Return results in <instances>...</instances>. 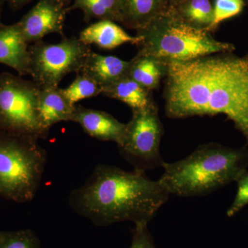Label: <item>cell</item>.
<instances>
[{"mask_svg": "<svg viewBox=\"0 0 248 248\" xmlns=\"http://www.w3.org/2000/svg\"><path fill=\"white\" fill-rule=\"evenodd\" d=\"M76 106L68 102L60 88L40 89L39 113L42 122L48 129L60 122H73Z\"/></svg>", "mask_w": 248, "mask_h": 248, "instance_id": "cell-15", "label": "cell"}, {"mask_svg": "<svg viewBox=\"0 0 248 248\" xmlns=\"http://www.w3.org/2000/svg\"><path fill=\"white\" fill-rule=\"evenodd\" d=\"M248 167L247 148L205 143L184 159L165 162L159 181L170 195L203 197L236 182Z\"/></svg>", "mask_w": 248, "mask_h": 248, "instance_id": "cell-3", "label": "cell"}, {"mask_svg": "<svg viewBox=\"0 0 248 248\" xmlns=\"http://www.w3.org/2000/svg\"><path fill=\"white\" fill-rule=\"evenodd\" d=\"M4 0H0V19H1V12H2L3 6H4Z\"/></svg>", "mask_w": 248, "mask_h": 248, "instance_id": "cell-27", "label": "cell"}, {"mask_svg": "<svg viewBox=\"0 0 248 248\" xmlns=\"http://www.w3.org/2000/svg\"><path fill=\"white\" fill-rule=\"evenodd\" d=\"M63 1H64L65 3H66V4H68V3L71 2L72 0H63ZM74 1V0H73Z\"/></svg>", "mask_w": 248, "mask_h": 248, "instance_id": "cell-28", "label": "cell"}, {"mask_svg": "<svg viewBox=\"0 0 248 248\" xmlns=\"http://www.w3.org/2000/svg\"><path fill=\"white\" fill-rule=\"evenodd\" d=\"M236 182L237 183V191L232 203L227 211L228 217L235 216L248 205V171L241 174Z\"/></svg>", "mask_w": 248, "mask_h": 248, "instance_id": "cell-23", "label": "cell"}, {"mask_svg": "<svg viewBox=\"0 0 248 248\" xmlns=\"http://www.w3.org/2000/svg\"><path fill=\"white\" fill-rule=\"evenodd\" d=\"M121 22L128 29L139 30L166 12V0H119Z\"/></svg>", "mask_w": 248, "mask_h": 248, "instance_id": "cell-14", "label": "cell"}, {"mask_svg": "<svg viewBox=\"0 0 248 248\" xmlns=\"http://www.w3.org/2000/svg\"><path fill=\"white\" fill-rule=\"evenodd\" d=\"M183 1H184V0H166V4H167L169 9L175 7L178 4L182 3Z\"/></svg>", "mask_w": 248, "mask_h": 248, "instance_id": "cell-26", "label": "cell"}, {"mask_svg": "<svg viewBox=\"0 0 248 248\" xmlns=\"http://www.w3.org/2000/svg\"><path fill=\"white\" fill-rule=\"evenodd\" d=\"M132 112L131 120L125 124L123 138L117 144L120 155L137 170L146 172L162 167L165 161L160 146L164 127L156 102Z\"/></svg>", "mask_w": 248, "mask_h": 248, "instance_id": "cell-7", "label": "cell"}, {"mask_svg": "<svg viewBox=\"0 0 248 248\" xmlns=\"http://www.w3.org/2000/svg\"><path fill=\"white\" fill-rule=\"evenodd\" d=\"M170 9L187 25L210 32L214 20L213 6L210 0H184Z\"/></svg>", "mask_w": 248, "mask_h": 248, "instance_id": "cell-18", "label": "cell"}, {"mask_svg": "<svg viewBox=\"0 0 248 248\" xmlns=\"http://www.w3.org/2000/svg\"><path fill=\"white\" fill-rule=\"evenodd\" d=\"M91 52V46L79 37H63L56 44L35 42L29 46V75L40 89L58 88L67 75L80 73Z\"/></svg>", "mask_w": 248, "mask_h": 248, "instance_id": "cell-8", "label": "cell"}, {"mask_svg": "<svg viewBox=\"0 0 248 248\" xmlns=\"http://www.w3.org/2000/svg\"><path fill=\"white\" fill-rule=\"evenodd\" d=\"M169 63L152 55L138 52L130 60L128 77L142 87L153 92L167 76Z\"/></svg>", "mask_w": 248, "mask_h": 248, "instance_id": "cell-16", "label": "cell"}, {"mask_svg": "<svg viewBox=\"0 0 248 248\" xmlns=\"http://www.w3.org/2000/svg\"><path fill=\"white\" fill-rule=\"evenodd\" d=\"M130 61L93 52L88 55L79 73L89 77L101 87L108 86L128 76Z\"/></svg>", "mask_w": 248, "mask_h": 248, "instance_id": "cell-12", "label": "cell"}, {"mask_svg": "<svg viewBox=\"0 0 248 248\" xmlns=\"http://www.w3.org/2000/svg\"><path fill=\"white\" fill-rule=\"evenodd\" d=\"M0 232H1V231H0Z\"/></svg>", "mask_w": 248, "mask_h": 248, "instance_id": "cell-30", "label": "cell"}, {"mask_svg": "<svg viewBox=\"0 0 248 248\" xmlns=\"http://www.w3.org/2000/svg\"><path fill=\"white\" fill-rule=\"evenodd\" d=\"M152 93L127 76L103 88L102 94L120 101L135 110L145 108L155 102Z\"/></svg>", "mask_w": 248, "mask_h": 248, "instance_id": "cell-17", "label": "cell"}, {"mask_svg": "<svg viewBox=\"0 0 248 248\" xmlns=\"http://www.w3.org/2000/svg\"><path fill=\"white\" fill-rule=\"evenodd\" d=\"M32 0H4L13 10H18L27 5Z\"/></svg>", "mask_w": 248, "mask_h": 248, "instance_id": "cell-25", "label": "cell"}, {"mask_svg": "<svg viewBox=\"0 0 248 248\" xmlns=\"http://www.w3.org/2000/svg\"><path fill=\"white\" fill-rule=\"evenodd\" d=\"M73 10L82 11L86 22L93 19L121 22L119 0H74L68 7V11Z\"/></svg>", "mask_w": 248, "mask_h": 248, "instance_id": "cell-19", "label": "cell"}, {"mask_svg": "<svg viewBox=\"0 0 248 248\" xmlns=\"http://www.w3.org/2000/svg\"><path fill=\"white\" fill-rule=\"evenodd\" d=\"M65 97L72 105L84 99L96 97L102 94V88L89 77L78 73V76L70 86L62 89Z\"/></svg>", "mask_w": 248, "mask_h": 248, "instance_id": "cell-20", "label": "cell"}, {"mask_svg": "<svg viewBox=\"0 0 248 248\" xmlns=\"http://www.w3.org/2000/svg\"><path fill=\"white\" fill-rule=\"evenodd\" d=\"M246 6L244 0H215L213 6L214 20L210 32L216 30L223 21L241 14Z\"/></svg>", "mask_w": 248, "mask_h": 248, "instance_id": "cell-22", "label": "cell"}, {"mask_svg": "<svg viewBox=\"0 0 248 248\" xmlns=\"http://www.w3.org/2000/svg\"><path fill=\"white\" fill-rule=\"evenodd\" d=\"M29 45L17 23L11 25L0 23V63L12 68L19 76L30 73Z\"/></svg>", "mask_w": 248, "mask_h": 248, "instance_id": "cell-11", "label": "cell"}, {"mask_svg": "<svg viewBox=\"0 0 248 248\" xmlns=\"http://www.w3.org/2000/svg\"><path fill=\"white\" fill-rule=\"evenodd\" d=\"M40 88L33 81L12 73H0V131L44 140L50 129L38 110Z\"/></svg>", "mask_w": 248, "mask_h": 248, "instance_id": "cell-6", "label": "cell"}, {"mask_svg": "<svg viewBox=\"0 0 248 248\" xmlns=\"http://www.w3.org/2000/svg\"><path fill=\"white\" fill-rule=\"evenodd\" d=\"M79 38L86 45H94L105 50H112L128 43L138 46L140 42L138 36L129 35L110 20H99L91 24L80 32Z\"/></svg>", "mask_w": 248, "mask_h": 248, "instance_id": "cell-13", "label": "cell"}, {"mask_svg": "<svg viewBox=\"0 0 248 248\" xmlns=\"http://www.w3.org/2000/svg\"><path fill=\"white\" fill-rule=\"evenodd\" d=\"M136 31L140 39L139 52L168 63L190 61L211 54L231 53L236 48L233 44L216 40L210 31L187 25L171 9Z\"/></svg>", "mask_w": 248, "mask_h": 248, "instance_id": "cell-4", "label": "cell"}, {"mask_svg": "<svg viewBox=\"0 0 248 248\" xmlns=\"http://www.w3.org/2000/svg\"><path fill=\"white\" fill-rule=\"evenodd\" d=\"M166 78L168 117L226 115L248 146V55L220 53L170 62Z\"/></svg>", "mask_w": 248, "mask_h": 248, "instance_id": "cell-1", "label": "cell"}, {"mask_svg": "<svg viewBox=\"0 0 248 248\" xmlns=\"http://www.w3.org/2000/svg\"><path fill=\"white\" fill-rule=\"evenodd\" d=\"M148 223H135L132 231V242L130 248H155L153 236L148 228Z\"/></svg>", "mask_w": 248, "mask_h": 248, "instance_id": "cell-24", "label": "cell"}, {"mask_svg": "<svg viewBox=\"0 0 248 248\" xmlns=\"http://www.w3.org/2000/svg\"><path fill=\"white\" fill-rule=\"evenodd\" d=\"M0 248H41L40 241L31 230L1 231Z\"/></svg>", "mask_w": 248, "mask_h": 248, "instance_id": "cell-21", "label": "cell"}, {"mask_svg": "<svg viewBox=\"0 0 248 248\" xmlns=\"http://www.w3.org/2000/svg\"><path fill=\"white\" fill-rule=\"evenodd\" d=\"M170 195L159 180H152L146 172L99 164L82 186L71 191L68 204L98 226L124 221L148 223Z\"/></svg>", "mask_w": 248, "mask_h": 248, "instance_id": "cell-2", "label": "cell"}, {"mask_svg": "<svg viewBox=\"0 0 248 248\" xmlns=\"http://www.w3.org/2000/svg\"><path fill=\"white\" fill-rule=\"evenodd\" d=\"M245 3H246V6L248 7V0H244Z\"/></svg>", "mask_w": 248, "mask_h": 248, "instance_id": "cell-29", "label": "cell"}, {"mask_svg": "<svg viewBox=\"0 0 248 248\" xmlns=\"http://www.w3.org/2000/svg\"><path fill=\"white\" fill-rule=\"evenodd\" d=\"M73 122L79 124L81 128L93 138L117 144L123 138L125 124L104 111L76 106Z\"/></svg>", "mask_w": 248, "mask_h": 248, "instance_id": "cell-10", "label": "cell"}, {"mask_svg": "<svg viewBox=\"0 0 248 248\" xmlns=\"http://www.w3.org/2000/svg\"><path fill=\"white\" fill-rule=\"evenodd\" d=\"M63 0H38L37 4L17 22L26 40L31 43L42 41L49 34L63 36L68 7Z\"/></svg>", "mask_w": 248, "mask_h": 248, "instance_id": "cell-9", "label": "cell"}, {"mask_svg": "<svg viewBox=\"0 0 248 248\" xmlns=\"http://www.w3.org/2000/svg\"><path fill=\"white\" fill-rule=\"evenodd\" d=\"M38 140L0 131V197L4 200L24 203L35 198L47 161Z\"/></svg>", "mask_w": 248, "mask_h": 248, "instance_id": "cell-5", "label": "cell"}]
</instances>
